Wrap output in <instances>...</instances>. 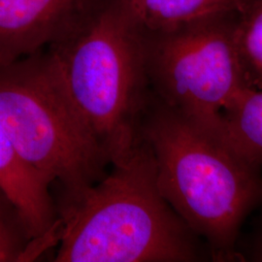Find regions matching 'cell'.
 Wrapping results in <instances>:
<instances>
[{
    "label": "cell",
    "mask_w": 262,
    "mask_h": 262,
    "mask_svg": "<svg viewBox=\"0 0 262 262\" xmlns=\"http://www.w3.org/2000/svg\"><path fill=\"white\" fill-rule=\"evenodd\" d=\"M111 173L62 212L56 262L212 261L205 242L163 197L141 136Z\"/></svg>",
    "instance_id": "1"
},
{
    "label": "cell",
    "mask_w": 262,
    "mask_h": 262,
    "mask_svg": "<svg viewBox=\"0 0 262 262\" xmlns=\"http://www.w3.org/2000/svg\"><path fill=\"white\" fill-rule=\"evenodd\" d=\"M140 133L170 206L205 242L212 261H237L244 225L262 209L261 169L154 94Z\"/></svg>",
    "instance_id": "2"
},
{
    "label": "cell",
    "mask_w": 262,
    "mask_h": 262,
    "mask_svg": "<svg viewBox=\"0 0 262 262\" xmlns=\"http://www.w3.org/2000/svg\"><path fill=\"white\" fill-rule=\"evenodd\" d=\"M56 77L110 164L140 139L150 94L147 42L122 0L74 21L47 55Z\"/></svg>",
    "instance_id": "3"
},
{
    "label": "cell",
    "mask_w": 262,
    "mask_h": 262,
    "mask_svg": "<svg viewBox=\"0 0 262 262\" xmlns=\"http://www.w3.org/2000/svg\"><path fill=\"white\" fill-rule=\"evenodd\" d=\"M0 123L20 159L63 188L64 210L105 176L110 162L47 55L0 64Z\"/></svg>",
    "instance_id": "4"
},
{
    "label": "cell",
    "mask_w": 262,
    "mask_h": 262,
    "mask_svg": "<svg viewBox=\"0 0 262 262\" xmlns=\"http://www.w3.org/2000/svg\"><path fill=\"white\" fill-rule=\"evenodd\" d=\"M147 67L155 96L224 139L222 114L247 88L231 31L192 26L160 34L147 42Z\"/></svg>",
    "instance_id": "5"
},
{
    "label": "cell",
    "mask_w": 262,
    "mask_h": 262,
    "mask_svg": "<svg viewBox=\"0 0 262 262\" xmlns=\"http://www.w3.org/2000/svg\"><path fill=\"white\" fill-rule=\"evenodd\" d=\"M84 0H0V64L37 53L72 26Z\"/></svg>",
    "instance_id": "6"
},
{
    "label": "cell",
    "mask_w": 262,
    "mask_h": 262,
    "mask_svg": "<svg viewBox=\"0 0 262 262\" xmlns=\"http://www.w3.org/2000/svg\"><path fill=\"white\" fill-rule=\"evenodd\" d=\"M51 184L20 159L0 123V192L16 209L30 239L50 243L58 221Z\"/></svg>",
    "instance_id": "7"
},
{
    "label": "cell",
    "mask_w": 262,
    "mask_h": 262,
    "mask_svg": "<svg viewBox=\"0 0 262 262\" xmlns=\"http://www.w3.org/2000/svg\"><path fill=\"white\" fill-rule=\"evenodd\" d=\"M143 31L159 34L191 27L209 17L233 8L239 0H122Z\"/></svg>",
    "instance_id": "8"
},
{
    "label": "cell",
    "mask_w": 262,
    "mask_h": 262,
    "mask_svg": "<svg viewBox=\"0 0 262 262\" xmlns=\"http://www.w3.org/2000/svg\"><path fill=\"white\" fill-rule=\"evenodd\" d=\"M223 137L262 170V89L245 88L222 114Z\"/></svg>",
    "instance_id": "9"
},
{
    "label": "cell",
    "mask_w": 262,
    "mask_h": 262,
    "mask_svg": "<svg viewBox=\"0 0 262 262\" xmlns=\"http://www.w3.org/2000/svg\"><path fill=\"white\" fill-rule=\"evenodd\" d=\"M247 88L262 89V0L231 32Z\"/></svg>",
    "instance_id": "10"
},
{
    "label": "cell",
    "mask_w": 262,
    "mask_h": 262,
    "mask_svg": "<svg viewBox=\"0 0 262 262\" xmlns=\"http://www.w3.org/2000/svg\"><path fill=\"white\" fill-rule=\"evenodd\" d=\"M28 258V246L23 244L0 208V262L21 261Z\"/></svg>",
    "instance_id": "11"
},
{
    "label": "cell",
    "mask_w": 262,
    "mask_h": 262,
    "mask_svg": "<svg viewBox=\"0 0 262 262\" xmlns=\"http://www.w3.org/2000/svg\"><path fill=\"white\" fill-rule=\"evenodd\" d=\"M237 261L262 262V209L251 229L241 233L237 243Z\"/></svg>",
    "instance_id": "12"
}]
</instances>
